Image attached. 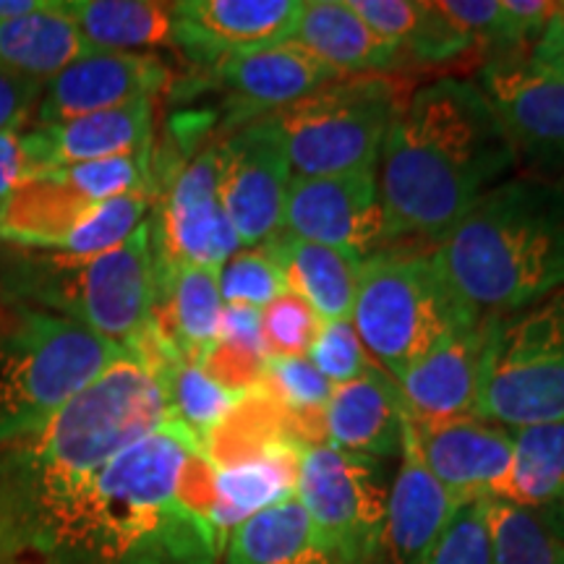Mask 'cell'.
I'll list each match as a JSON object with an SVG mask.
<instances>
[{
  "instance_id": "obj_9",
  "label": "cell",
  "mask_w": 564,
  "mask_h": 564,
  "mask_svg": "<svg viewBox=\"0 0 564 564\" xmlns=\"http://www.w3.org/2000/svg\"><path fill=\"white\" fill-rule=\"evenodd\" d=\"M295 499L343 564H373L382 546L387 489L379 460L329 444L303 447Z\"/></svg>"
},
{
  "instance_id": "obj_31",
  "label": "cell",
  "mask_w": 564,
  "mask_h": 564,
  "mask_svg": "<svg viewBox=\"0 0 564 564\" xmlns=\"http://www.w3.org/2000/svg\"><path fill=\"white\" fill-rule=\"evenodd\" d=\"M494 564H564V539L544 518L507 499H486Z\"/></svg>"
},
{
  "instance_id": "obj_38",
  "label": "cell",
  "mask_w": 564,
  "mask_h": 564,
  "mask_svg": "<svg viewBox=\"0 0 564 564\" xmlns=\"http://www.w3.org/2000/svg\"><path fill=\"white\" fill-rule=\"evenodd\" d=\"M554 13L552 0H502V47H533Z\"/></svg>"
},
{
  "instance_id": "obj_4",
  "label": "cell",
  "mask_w": 564,
  "mask_h": 564,
  "mask_svg": "<svg viewBox=\"0 0 564 564\" xmlns=\"http://www.w3.org/2000/svg\"><path fill=\"white\" fill-rule=\"evenodd\" d=\"M0 295L84 324L131 348L150 329L158 274L150 220L116 249L58 253L0 249Z\"/></svg>"
},
{
  "instance_id": "obj_12",
  "label": "cell",
  "mask_w": 564,
  "mask_h": 564,
  "mask_svg": "<svg viewBox=\"0 0 564 564\" xmlns=\"http://www.w3.org/2000/svg\"><path fill=\"white\" fill-rule=\"evenodd\" d=\"M282 230L303 241L369 257L387 241L377 167L291 178Z\"/></svg>"
},
{
  "instance_id": "obj_16",
  "label": "cell",
  "mask_w": 564,
  "mask_h": 564,
  "mask_svg": "<svg viewBox=\"0 0 564 564\" xmlns=\"http://www.w3.org/2000/svg\"><path fill=\"white\" fill-rule=\"evenodd\" d=\"M303 0H183L175 3V47L207 63L291 40Z\"/></svg>"
},
{
  "instance_id": "obj_1",
  "label": "cell",
  "mask_w": 564,
  "mask_h": 564,
  "mask_svg": "<svg viewBox=\"0 0 564 564\" xmlns=\"http://www.w3.org/2000/svg\"><path fill=\"white\" fill-rule=\"evenodd\" d=\"M194 447L171 421L87 481L3 507L0 564H220L217 535L178 497Z\"/></svg>"
},
{
  "instance_id": "obj_17",
  "label": "cell",
  "mask_w": 564,
  "mask_h": 564,
  "mask_svg": "<svg viewBox=\"0 0 564 564\" xmlns=\"http://www.w3.org/2000/svg\"><path fill=\"white\" fill-rule=\"evenodd\" d=\"M413 429L423 463L457 502L502 497L514 457L510 429L476 415Z\"/></svg>"
},
{
  "instance_id": "obj_23",
  "label": "cell",
  "mask_w": 564,
  "mask_h": 564,
  "mask_svg": "<svg viewBox=\"0 0 564 564\" xmlns=\"http://www.w3.org/2000/svg\"><path fill=\"white\" fill-rule=\"evenodd\" d=\"M264 249L278 264L288 291L306 301L322 322L350 319L364 257L303 241L285 230L274 232Z\"/></svg>"
},
{
  "instance_id": "obj_28",
  "label": "cell",
  "mask_w": 564,
  "mask_h": 564,
  "mask_svg": "<svg viewBox=\"0 0 564 564\" xmlns=\"http://www.w3.org/2000/svg\"><path fill=\"white\" fill-rule=\"evenodd\" d=\"M514 457L499 499L528 507L564 539V421L512 432Z\"/></svg>"
},
{
  "instance_id": "obj_8",
  "label": "cell",
  "mask_w": 564,
  "mask_h": 564,
  "mask_svg": "<svg viewBox=\"0 0 564 564\" xmlns=\"http://www.w3.org/2000/svg\"><path fill=\"white\" fill-rule=\"evenodd\" d=\"M476 419L510 432L564 421V288L494 316Z\"/></svg>"
},
{
  "instance_id": "obj_39",
  "label": "cell",
  "mask_w": 564,
  "mask_h": 564,
  "mask_svg": "<svg viewBox=\"0 0 564 564\" xmlns=\"http://www.w3.org/2000/svg\"><path fill=\"white\" fill-rule=\"evenodd\" d=\"M42 89L45 84L0 68V133L21 131V123L30 118L32 110H37Z\"/></svg>"
},
{
  "instance_id": "obj_27",
  "label": "cell",
  "mask_w": 564,
  "mask_h": 564,
  "mask_svg": "<svg viewBox=\"0 0 564 564\" xmlns=\"http://www.w3.org/2000/svg\"><path fill=\"white\" fill-rule=\"evenodd\" d=\"M91 51L147 53L175 45V3L160 0H63Z\"/></svg>"
},
{
  "instance_id": "obj_11",
  "label": "cell",
  "mask_w": 564,
  "mask_h": 564,
  "mask_svg": "<svg viewBox=\"0 0 564 564\" xmlns=\"http://www.w3.org/2000/svg\"><path fill=\"white\" fill-rule=\"evenodd\" d=\"M220 199L241 249H259L282 230L293 171L272 116L246 123L217 144Z\"/></svg>"
},
{
  "instance_id": "obj_3",
  "label": "cell",
  "mask_w": 564,
  "mask_h": 564,
  "mask_svg": "<svg viewBox=\"0 0 564 564\" xmlns=\"http://www.w3.org/2000/svg\"><path fill=\"white\" fill-rule=\"evenodd\" d=\"M432 253L478 316H510L549 299L564 288V181L497 183Z\"/></svg>"
},
{
  "instance_id": "obj_21",
  "label": "cell",
  "mask_w": 564,
  "mask_h": 564,
  "mask_svg": "<svg viewBox=\"0 0 564 564\" xmlns=\"http://www.w3.org/2000/svg\"><path fill=\"white\" fill-rule=\"evenodd\" d=\"M405 405L398 382L379 366L361 379L335 387L324 408L327 444L343 453L384 460L400 455Z\"/></svg>"
},
{
  "instance_id": "obj_40",
  "label": "cell",
  "mask_w": 564,
  "mask_h": 564,
  "mask_svg": "<svg viewBox=\"0 0 564 564\" xmlns=\"http://www.w3.org/2000/svg\"><path fill=\"white\" fill-rule=\"evenodd\" d=\"M217 340L243 345V348H253L264 352L262 343V312L249 306H225L220 319V335ZM267 356V352H264Z\"/></svg>"
},
{
  "instance_id": "obj_14",
  "label": "cell",
  "mask_w": 564,
  "mask_h": 564,
  "mask_svg": "<svg viewBox=\"0 0 564 564\" xmlns=\"http://www.w3.org/2000/svg\"><path fill=\"white\" fill-rule=\"evenodd\" d=\"M491 324L494 316H484L455 329L403 373L398 390L413 426H440L476 415Z\"/></svg>"
},
{
  "instance_id": "obj_22",
  "label": "cell",
  "mask_w": 564,
  "mask_h": 564,
  "mask_svg": "<svg viewBox=\"0 0 564 564\" xmlns=\"http://www.w3.org/2000/svg\"><path fill=\"white\" fill-rule=\"evenodd\" d=\"M288 42L303 47L343 76L382 74L405 61L403 47L373 32L345 0L303 3L299 24Z\"/></svg>"
},
{
  "instance_id": "obj_30",
  "label": "cell",
  "mask_w": 564,
  "mask_h": 564,
  "mask_svg": "<svg viewBox=\"0 0 564 564\" xmlns=\"http://www.w3.org/2000/svg\"><path fill=\"white\" fill-rule=\"evenodd\" d=\"M373 32L423 63H440L468 53L470 45L444 24L432 3L421 0H345Z\"/></svg>"
},
{
  "instance_id": "obj_37",
  "label": "cell",
  "mask_w": 564,
  "mask_h": 564,
  "mask_svg": "<svg viewBox=\"0 0 564 564\" xmlns=\"http://www.w3.org/2000/svg\"><path fill=\"white\" fill-rule=\"evenodd\" d=\"M432 6L470 47H502V0H436Z\"/></svg>"
},
{
  "instance_id": "obj_35",
  "label": "cell",
  "mask_w": 564,
  "mask_h": 564,
  "mask_svg": "<svg viewBox=\"0 0 564 564\" xmlns=\"http://www.w3.org/2000/svg\"><path fill=\"white\" fill-rule=\"evenodd\" d=\"M306 358L333 387L361 379L364 373H369L377 366L369 352H366L361 337L356 335L350 319L324 322Z\"/></svg>"
},
{
  "instance_id": "obj_15",
  "label": "cell",
  "mask_w": 564,
  "mask_h": 564,
  "mask_svg": "<svg viewBox=\"0 0 564 564\" xmlns=\"http://www.w3.org/2000/svg\"><path fill=\"white\" fill-rule=\"evenodd\" d=\"M171 70L152 53L91 51L45 84L37 102V126L70 121L91 112L152 100Z\"/></svg>"
},
{
  "instance_id": "obj_34",
  "label": "cell",
  "mask_w": 564,
  "mask_h": 564,
  "mask_svg": "<svg viewBox=\"0 0 564 564\" xmlns=\"http://www.w3.org/2000/svg\"><path fill=\"white\" fill-rule=\"evenodd\" d=\"M415 564H494L486 499L465 502Z\"/></svg>"
},
{
  "instance_id": "obj_43",
  "label": "cell",
  "mask_w": 564,
  "mask_h": 564,
  "mask_svg": "<svg viewBox=\"0 0 564 564\" xmlns=\"http://www.w3.org/2000/svg\"><path fill=\"white\" fill-rule=\"evenodd\" d=\"M42 3H45V0H0V21L21 17V13H30L34 9H40Z\"/></svg>"
},
{
  "instance_id": "obj_10",
  "label": "cell",
  "mask_w": 564,
  "mask_h": 564,
  "mask_svg": "<svg viewBox=\"0 0 564 564\" xmlns=\"http://www.w3.org/2000/svg\"><path fill=\"white\" fill-rule=\"evenodd\" d=\"M150 236L158 278L181 267L220 270L241 249L220 199L217 144L175 173L150 223Z\"/></svg>"
},
{
  "instance_id": "obj_7",
  "label": "cell",
  "mask_w": 564,
  "mask_h": 564,
  "mask_svg": "<svg viewBox=\"0 0 564 564\" xmlns=\"http://www.w3.org/2000/svg\"><path fill=\"white\" fill-rule=\"evenodd\" d=\"M400 105L398 87L382 74H369L343 76L272 112L293 178L377 167Z\"/></svg>"
},
{
  "instance_id": "obj_6",
  "label": "cell",
  "mask_w": 564,
  "mask_h": 564,
  "mask_svg": "<svg viewBox=\"0 0 564 564\" xmlns=\"http://www.w3.org/2000/svg\"><path fill=\"white\" fill-rule=\"evenodd\" d=\"M478 316L444 278L434 253L373 251L358 272L350 324L379 369L394 382Z\"/></svg>"
},
{
  "instance_id": "obj_5",
  "label": "cell",
  "mask_w": 564,
  "mask_h": 564,
  "mask_svg": "<svg viewBox=\"0 0 564 564\" xmlns=\"http://www.w3.org/2000/svg\"><path fill=\"white\" fill-rule=\"evenodd\" d=\"M123 350L84 324L0 295V442L53 419Z\"/></svg>"
},
{
  "instance_id": "obj_2",
  "label": "cell",
  "mask_w": 564,
  "mask_h": 564,
  "mask_svg": "<svg viewBox=\"0 0 564 564\" xmlns=\"http://www.w3.org/2000/svg\"><path fill=\"white\" fill-rule=\"evenodd\" d=\"M514 162L512 141L476 82L444 76L413 91L379 152L387 241L440 243Z\"/></svg>"
},
{
  "instance_id": "obj_26",
  "label": "cell",
  "mask_w": 564,
  "mask_h": 564,
  "mask_svg": "<svg viewBox=\"0 0 564 564\" xmlns=\"http://www.w3.org/2000/svg\"><path fill=\"white\" fill-rule=\"evenodd\" d=\"M223 564H343L324 544L299 499L251 514L228 535Z\"/></svg>"
},
{
  "instance_id": "obj_18",
  "label": "cell",
  "mask_w": 564,
  "mask_h": 564,
  "mask_svg": "<svg viewBox=\"0 0 564 564\" xmlns=\"http://www.w3.org/2000/svg\"><path fill=\"white\" fill-rule=\"evenodd\" d=\"M30 175L152 150V100L21 131Z\"/></svg>"
},
{
  "instance_id": "obj_29",
  "label": "cell",
  "mask_w": 564,
  "mask_h": 564,
  "mask_svg": "<svg viewBox=\"0 0 564 564\" xmlns=\"http://www.w3.org/2000/svg\"><path fill=\"white\" fill-rule=\"evenodd\" d=\"M301 453H282L232 468H215V525L225 549L228 535L251 514L295 497V474Z\"/></svg>"
},
{
  "instance_id": "obj_13",
  "label": "cell",
  "mask_w": 564,
  "mask_h": 564,
  "mask_svg": "<svg viewBox=\"0 0 564 564\" xmlns=\"http://www.w3.org/2000/svg\"><path fill=\"white\" fill-rule=\"evenodd\" d=\"M510 137L514 154L541 167L564 173V79L528 61L497 58L476 76Z\"/></svg>"
},
{
  "instance_id": "obj_36",
  "label": "cell",
  "mask_w": 564,
  "mask_h": 564,
  "mask_svg": "<svg viewBox=\"0 0 564 564\" xmlns=\"http://www.w3.org/2000/svg\"><path fill=\"white\" fill-rule=\"evenodd\" d=\"M202 371L209 379H215L223 390L232 394H249L257 392L264 382L267 356L262 350L243 348V345L215 340L209 350L202 356Z\"/></svg>"
},
{
  "instance_id": "obj_33",
  "label": "cell",
  "mask_w": 564,
  "mask_h": 564,
  "mask_svg": "<svg viewBox=\"0 0 564 564\" xmlns=\"http://www.w3.org/2000/svg\"><path fill=\"white\" fill-rule=\"evenodd\" d=\"M322 319L299 295L285 291L262 308L267 358H306L322 329Z\"/></svg>"
},
{
  "instance_id": "obj_19",
  "label": "cell",
  "mask_w": 564,
  "mask_h": 564,
  "mask_svg": "<svg viewBox=\"0 0 564 564\" xmlns=\"http://www.w3.org/2000/svg\"><path fill=\"white\" fill-rule=\"evenodd\" d=\"M209 68L246 123L272 116L301 97L343 79V74L293 42L232 55L212 63Z\"/></svg>"
},
{
  "instance_id": "obj_41",
  "label": "cell",
  "mask_w": 564,
  "mask_h": 564,
  "mask_svg": "<svg viewBox=\"0 0 564 564\" xmlns=\"http://www.w3.org/2000/svg\"><path fill=\"white\" fill-rule=\"evenodd\" d=\"M24 178H30V162H26L21 131H3L0 133V204L9 199Z\"/></svg>"
},
{
  "instance_id": "obj_25",
  "label": "cell",
  "mask_w": 564,
  "mask_h": 564,
  "mask_svg": "<svg viewBox=\"0 0 564 564\" xmlns=\"http://www.w3.org/2000/svg\"><path fill=\"white\" fill-rule=\"evenodd\" d=\"M91 53L63 0H45L40 9L0 21V68L47 84Z\"/></svg>"
},
{
  "instance_id": "obj_32",
  "label": "cell",
  "mask_w": 564,
  "mask_h": 564,
  "mask_svg": "<svg viewBox=\"0 0 564 564\" xmlns=\"http://www.w3.org/2000/svg\"><path fill=\"white\" fill-rule=\"evenodd\" d=\"M217 280H220L225 306H249L259 312L288 291L278 264L272 262L264 246L232 253L217 272Z\"/></svg>"
},
{
  "instance_id": "obj_42",
  "label": "cell",
  "mask_w": 564,
  "mask_h": 564,
  "mask_svg": "<svg viewBox=\"0 0 564 564\" xmlns=\"http://www.w3.org/2000/svg\"><path fill=\"white\" fill-rule=\"evenodd\" d=\"M528 63L564 79V21H549V26L541 32V37L533 42Z\"/></svg>"
},
{
  "instance_id": "obj_20",
  "label": "cell",
  "mask_w": 564,
  "mask_h": 564,
  "mask_svg": "<svg viewBox=\"0 0 564 564\" xmlns=\"http://www.w3.org/2000/svg\"><path fill=\"white\" fill-rule=\"evenodd\" d=\"M398 476L387 489V510L379 554L387 564H415L444 531L460 502L436 481L415 440L411 419L403 421V444H400Z\"/></svg>"
},
{
  "instance_id": "obj_24",
  "label": "cell",
  "mask_w": 564,
  "mask_h": 564,
  "mask_svg": "<svg viewBox=\"0 0 564 564\" xmlns=\"http://www.w3.org/2000/svg\"><path fill=\"white\" fill-rule=\"evenodd\" d=\"M220 270L181 267L158 278L152 327L183 361L199 366L202 356L220 335L223 295Z\"/></svg>"
}]
</instances>
